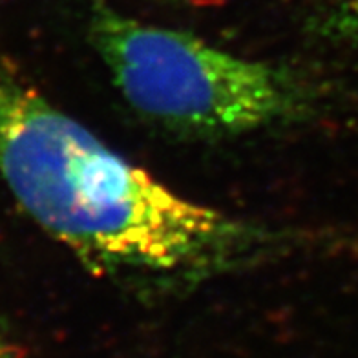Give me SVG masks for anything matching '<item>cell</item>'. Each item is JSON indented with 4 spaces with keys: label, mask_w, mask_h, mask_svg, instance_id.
Segmentation results:
<instances>
[{
    "label": "cell",
    "mask_w": 358,
    "mask_h": 358,
    "mask_svg": "<svg viewBox=\"0 0 358 358\" xmlns=\"http://www.w3.org/2000/svg\"><path fill=\"white\" fill-rule=\"evenodd\" d=\"M0 178L94 274L198 280L262 243L255 227L185 198L112 150L0 57Z\"/></svg>",
    "instance_id": "obj_1"
},
{
    "label": "cell",
    "mask_w": 358,
    "mask_h": 358,
    "mask_svg": "<svg viewBox=\"0 0 358 358\" xmlns=\"http://www.w3.org/2000/svg\"><path fill=\"white\" fill-rule=\"evenodd\" d=\"M90 37L123 99L170 130L238 136L294 121L306 106L291 71L106 4H94Z\"/></svg>",
    "instance_id": "obj_2"
},
{
    "label": "cell",
    "mask_w": 358,
    "mask_h": 358,
    "mask_svg": "<svg viewBox=\"0 0 358 358\" xmlns=\"http://www.w3.org/2000/svg\"><path fill=\"white\" fill-rule=\"evenodd\" d=\"M0 358H19L17 349L4 338L2 331H0Z\"/></svg>",
    "instance_id": "obj_3"
},
{
    "label": "cell",
    "mask_w": 358,
    "mask_h": 358,
    "mask_svg": "<svg viewBox=\"0 0 358 358\" xmlns=\"http://www.w3.org/2000/svg\"><path fill=\"white\" fill-rule=\"evenodd\" d=\"M351 8H353V13L357 15V19H358V2H351Z\"/></svg>",
    "instance_id": "obj_4"
},
{
    "label": "cell",
    "mask_w": 358,
    "mask_h": 358,
    "mask_svg": "<svg viewBox=\"0 0 358 358\" xmlns=\"http://www.w3.org/2000/svg\"><path fill=\"white\" fill-rule=\"evenodd\" d=\"M351 2H358V0H351Z\"/></svg>",
    "instance_id": "obj_5"
}]
</instances>
